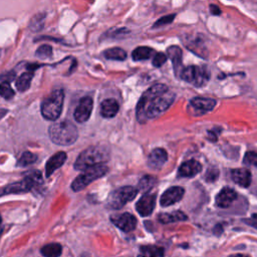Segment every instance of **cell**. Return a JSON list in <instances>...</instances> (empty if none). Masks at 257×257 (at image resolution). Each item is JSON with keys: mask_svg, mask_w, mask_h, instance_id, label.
<instances>
[{"mask_svg": "<svg viewBox=\"0 0 257 257\" xmlns=\"http://www.w3.org/2000/svg\"><path fill=\"white\" fill-rule=\"evenodd\" d=\"M64 92L62 89L51 91L41 102V114L48 120H55L62 111Z\"/></svg>", "mask_w": 257, "mask_h": 257, "instance_id": "obj_4", "label": "cell"}, {"mask_svg": "<svg viewBox=\"0 0 257 257\" xmlns=\"http://www.w3.org/2000/svg\"><path fill=\"white\" fill-rule=\"evenodd\" d=\"M14 78H15L14 71H8V72H5L2 75H0V79H2L3 81H7V82H11Z\"/></svg>", "mask_w": 257, "mask_h": 257, "instance_id": "obj_35", "label": "cell"}, {"mask_svg": "<svg viewBox=\"0 0 257 257\" xmlns=\"http://www.w3.org/2000/svg\"><path fill=\"white\" fill-rule=\"evenodd\" d=\"M210 11H211V13L213 15H220L221 14V9L217 5H215V4H211L210 5Z\"/></svg>", "mask_w": 257, "mask_h": 257, "instance_id": "obj_36", "label": "cell"}, {"mask_svg": "<svg viewBox=\"0 0 257 257\" xmlns=\"http://www.w3.org/2000/svg\"><path fill=\"white\" fill-rule=\"evenodd\" d=\"M167 54L168 57L171 59L172 63H173V67H174V71L176 76L180 77V73L183 70V65H182V49L179 46L176 45H172L170 47H168L167 49Z\"/></svg>", "mask_w": 257, "mask_h": 257, "instance_id": "obj_16", "label": "cell"}, {"mask_svg": "<svg viewBox=\"0 0 257 257\" xmlns=\"http://www.w3.org/2000/svg\"><path fill=\"white\" fill-rule=\"evenodd\" d=\"M167 58L168 56L165 53L157 52L154 54V57H153V61H152L153 65L156 67H160L167 61Z\"/></svg>", "mask_w": 257, "mask_h": 257, "instance_id": "obj_32", "label": "cell"}, {"mask_svg": "<svg viewBox=\"0 0 257 257\" xmlns=\"http://www.w3.org/2000/svg\"><path fill=\"white\" fill-rule=\"evenodd\" d=\"M243 163L247 166L257 167V153L256 152H247L244 156Z\"/></svg>", "mask_w": 257, "mask_h": 257, "instance_id": "obj_31", "label": "cell"}, {"mask_svg": "<svg viewBox=\"0 0 257 257\" xmlns=\"http://www.w3.org/2000/svg\"><path fill=\"white\" fill-rule=\"evenodd\" d=\"M66 160V154L64 152H57L55 155L50 157L45 165V176L49 177L58 168H60Z\"/></svg>", "mask_w": 257, "mask_h": 257, "instance_id": "obj_18", "label": "cell"}, {"mask_svg": "<svg viewBox=\"0 0 257 257\" xmlns=\"http://www.w3.org/2000/svg\"><path fill=\"white\" fill-rule=\"evenodd\" d=\"M107 167L103 164L94 165L91 167H88L83 170V172L78 175L71 184V189L74 192L81 191L82 189L86 188L90 183L93 181L103 177L107 173Z\"/></svg>", "mask_w": 257, "mask_h": 257, "instance_id": "obj_6", "label": "cell"}, {"mask_svg": "<svg viewBox=\"0 0 257 257\" xmlns=\"http://www.w3.org/2000/svg\"><path fill=\"white\" fill-rule=\"evenodd\" d=\"M2 231H3V229H2V227H1V216H0V236H1V234H2Z\"/></svg>", "mask_w": 257, "mask_h": 257, "instance_id": "obj_40", "label": "cell"}, {"mask_svg": "<svg viewBox=\"0 0 257 257\" xmlns=\"http://www.w3.org/2000/svg\"><path fill=\"white\" fill-rule=\"evenodd\" d=\"M174 18H175V14H171V15L164 16V17L160 18V19L154 24V27H160V26L169 24V23H171V22L174 20Z\"/></svg>", "mask_w": 257, "mask_h": 257, "instance_id": "obj_34", "label": "cell"}, {"mask_svg": "<svg viewBox=\"0 0 257 257\" xmlns=\"http://www.w3.org/2000/svg\"><path fill=\"white\" fill-rule=\"evenodd\" d=\"M40 253L46 257H56L62 253V247L58 243H50L40 249Z\"/></svg>", "mask_w": 257, "mask_h": 257, "instance_id": "obj_24", "label": "cell"}, {"mask_svg": "<svg viewBox=\"0 0 257 257\" xmlns=\"http://www.w3.org/2000/svg\"><path fill=\"white\" fill-rule=\"evenodd\" d=\"M157 180L155 177L153 176H145L141 179V181L139 182V188L138 190L144 192V193H147L149 192L156 184Z\"/></svg>", "mask_w": 257, "mask_h": 257, "instance_id": "obj_27", "label": "cell"}, {"mask_svg": "<svg viewBox=\"0 0 257 257\" xmlns=\"http://www.w3.org/2000/svg\"><path fill=\"white\" fill-rule=\"evenodd\" d=\"M247 224H249L250 226H252V227H254V228H256L257 229V221L256 220H246L245 221Z\"/></svg>", "mask_w": 257, "mask_h": 257, "instance_id": "obj_38", "label": "cell"}, {"mask_svg": "<svg viewBox=\"0 0 257 257\" xmlns=\"http://www.w3.org/2000/svg\"><path fill=\"white\" fill-rule=\"evenodd\" d=\"M110 221L121 231L131 232L137 226V219L134 215L130 213H121L117 215H112Z\"/></svg>", "mask_w": 257, "mask_h": 257, "instance_id": "obj_11", "label": "cell"}, {"mask_svg": "<svg viewBox=\"0 0 257 257\" xmlns=\"http://www.w3.org/2000/svg\"><path fill=\"white\" fill-rule=\"evenodd\" d=\"M36 56L39 58H48L52 55V48L49 45H41L35 52Z\"/></svg>", "mask_w": 257, "mask_h": 257, "instance_id": "obj_30", "label": "cell"}, {"mask_svg": "<svg viewBox=\"0 0 257 257\" xmlns=\"http://www.w3.org/2000/svg\"><path fill=\"white\" fill-rule=\"evenodd\" d=\"M219 176V170L216 167H212L207 170V173L205 175V180L207 182H215L218 179Z\"/></svg>", "mask_w": 257, "mask_h": 257, "instance_id": "obj_33", "label": "cell"}, {"mask_svg": "<svg viewBox=\"0 0 257 257\" xmlns=\"http://www.w3.org/2000/svg\"><path fill=\"white\" fill-rule=\"evenodd\" d=\"M237 198V193L231 188H223L216 196V205L220 208L229 207Z\"/></svg>", "mask_w": 257, "mask_h": 257, "instance_id": "obj_17", "label": "cell"}, {"mask_svg": "<svg viewBox=\"0 0 257 257\" xmlns=\"http://www.w3.org/2000/svg\"><path fill=\"white\" fill-rule=\"evenodd\" d=\"M33 70H27L25 72H23L16 80L15 82V85H16V88L19 90V91H25L29 88L30 86V83H31V80L33 78Z\"/></svg>", "mask_w": 257, "mask_h": 257, "instance_id": "obj_22", "label": "cell"}, {"mask_svg": "<svg viewBox=\"0 0 257 257\" xmlns=\"http://www.w3.org/2000/svg\"><path fill=\"white\" fill-rule=\"evenodd\" d=\"M232 180L239 186L247 188L251 184V172L248 169H234L231 172Z\"/></svg>", "mask_w": 257, "mask_h": 257, "instance_id": "obj_19", "label": "cell"}, {"mask_svg": "<svg viewBox=\"0 0 257 257\" xmlns=\"http://www.w3.org/2000/svg\"><path fill=\"white\" fill-rule=\"evenodd\" d=\"M0 95L5 99H10L14 95V90L10 86V82L3 81L0 83Z\"/></svg>", "mask_w": 257, "mask_h": 257, "instance_id": "obj_29", "label": "cell"}, {"mask_svg": "<svg viewBox=\"0 0 257 257\" xmlns=\"http://www.w3.org/2000/svg\"><path fill=\"white\" fill-rule=\"evenodd\" d=\"M216 100L210 97H203V96H196L190 100L188 111L190 114L193 115H201L211 111L215 105Z\"/></svg>", "mask_w": 257, "mask_h": 257, "instance_id": "obj_9", "label": "cell"}, {"mask_svg": "<svg viewBox=\"0 0 257 257\" xmlns=\"http://www.w3.org/2000/svg\"><path fill=\"white\" fill-rule=\"evenodd\" d=\"M0 54H1V51H0Z\"/></svg>", "mask_w": 257, "mask_h": 257, "instance_id": "obj_41", "label": "cell"}, {"mask_svg": "<svg viewBox=\"0 0 257 257\" xmlns=\"http://www.w3.org/2000/svg\"><path fill=\"white\" fill-rule=\"evenodd\" d=\"M103 55L106 59L111 60H124L126 58V52L119 47L109 48L103 52Z\"/></svg>", "mask_w": 257, "mask_h": 257, "instance_id": "obj_25", "label": "cell"}, {"mask_svg": "<svg viewBox=\"0 0 257 257\" xmlns=\"http://www.w3.org/2000/svg\"><path fill=\"white\" fill-rule=\"evenodd\" d=\"M50 140L60 146L72 145L78 138V131L74 123L64 119L53 122L48 128Z\"/></svg>", "mask_w": 257, "mask_h": 257, "instance_id": "obj_2", "label": "cell"}, {"mask_svg": "<svg viewBox=\"0 0 257 257\" xmlns=\"http://www.w3.org/2000/svg\"><path fill=\"white\" fill-rule=\"evenodd\" d=\"M202 170V165L196 160H189L183 163L178 170L179 178H192L198 175Z\"/></svg>", "mask_w": 257, "mask_h": 257, "instance_id": "obj_14", "label": "cell"}, {"mask_svg": "<svg viewBox=\"0 0 257 257\" xmlns=\"http://www.w3.org/2000/svg\"><path fill=\"white\" fill-rule=\"evenodd\" d=\"M155 50L151 47H148V46H139L137 47L133 53H132V56H133V59L136 60V61H139V60H146V59H149L151 58L154 54H155Z\"/></svg>", "mask_w": 257, "mask_h": 257, "instance_id": "obj_23", "label": "cell"}, {"mask_svg": "<svg viewBox=\"0 0 257 257\" xmlns=\"http://www.w3.org/2000/svg\"><path fill=\"white\" fill-rule=\"evenodd\" d=\"M142 255L150 256V257H159L164 255V249L162 247H158L155 245H147L142 246L140 248Z\"/></svg>", "mask_w": 257, "mask_h": 257, "instance_id": "obj_26", "label": "cell"}, {"mask_svg": "<svg viewBox=\"0 0 257 257\" xmlns=\"http://www.w3.org/2000/svg\"><path fill=\"white\" fill-rule=\"evenodd\" d=\"M119 109V105L117 101L113 98H107L101 101L100 103V114L103 117L110 118L113 117Z\"/></svg>", "mask_w": 257, "mask_h": 257, "instance_id": "obj_20", "label": "cell"}, {"mask_svg": "<svg viewBox=\"0 0 257 257\" xmlns=\"http://www.w3.org/2000/svg\"><path fill=\"white\" fill-rule=\"evenodd\" d=\"M92 106L93 100L90 96L82 97L74 109V119L77 122H85L86 120H88L92 110Z\"/></svg>", "mask_w": 257, "mask_h": 257, "instance_id": "obj_10", "label": "cell"}, {"mask_svg": "<svg viewBox=\"0 0 257 257\" xmlns=\"http://www.w3.org/2000/svg\"><path fill=\"white\" fill-rule=\"evenodd\" d=\"M155 206H156V195L155 194H145L137 202L136 209L141 216L147 217L153 213Z\"/></svg>", "mask_w": 257, "mask_h": 257, "instance_id": "obj_13", "label": "cell"}, {"mask_svg": "<svg viewBox=\"0 0 257 257\" xmlns=\"http://www.w3.org/2000/svg\"><path fill=\"white\" fill-rule=\"evenodd\" d=\"M42 183L41 173L38 171H33L25 174L23 180L14 182L12 184L7 185L6 187L0 190V196L9 195V194H19L28 192L37 186H40Z\"/></svg>", "mask_w": 257, "mask_h": 257, "instance_id": "obj_5", "label": "cell"}, {"mask_svg": "<svg viewBox=\"0 0 257 257\" xmlns=\"http://www.w3.org/2000/svg\"><path fill=\"white\" fill-rule=\"evenodd\" d=\"M167 160H168V154L166 150L162 148H157L150 153L148 158V165L152 169L159 170L165 165Z\"/></svg>", "mask_w": 257, "mask_h": 257, "instance_id": "obj_15", "label": "cell"}, {"mask_svg": "<svg viewBox=\"0 0 257 257\" xmlns=\"http://www.w3.org/2000/svg\"><path fill=\"white\" fill-rule=\"evenodd\" d=\"M6 111H7V110H4V109H0V118L6 114Z\"/></svg>", "mask_w": 257, "mask_h": 257, "instance_id": "obj_39", "label": "cell"}, {"mask_svg": "<svg viewBox=\"0 0 257 257\" xmlns=\"http://www.w3.org/2000/svg\"><path fill=\"white\" fill-rule=\"evenodd\" d=\"M37 160V157L36 155L32 154L31 152H24L21 157L19 158L18 162H17V166H20V167H26V166H29L33 163H35Z\"/></svg>", "mask_w": 257, "mask_h": 257, "instance_id": "obj_28", "label": "cell"}, {"mask_svg": "<svg viewBox=\"0 0 257 257\" xmlns=\"http://www.w3.org/2000/svg\"><path fill=\"white\" fill-rule=\"evenodd\" d=\"M180 78L199 87L205 85L209 81L210 71L204 66L189 65L183 68L180 73Z\"/></svg>", "mask_w": 257, "mask_h": 257, "instance_id": "obj_8", "label": "cell"}, {"mask_svg": "<svg viewBox=\"0 0 257 257\" xmlns=\"http://www.w3.org/2000/svg\"><path fill=\"white\" fill-rule=\"evenodd\" d=\"M138 189L132 186L120 187L112 191L107 197V207L113 210L122 208L126 203L134 200L138 194Z\"/></svg>", "mask_w": 257, "mask_h": 257, "instance_id": "obj_7", "label": "cell"}, {"mask_svg": "<svg viewBox=\"0 0 257 257\" xmlns=\"http://www.w3.org/2000/svg\"><path fill=\"white\" fill-rule=\"evenodd\" d=\"M208 139L210 140V141H212V142H216L217 140H218V137H217V134H215V133H213L212 131H210V132H208Z\"/></svg>", "mask_w": 257, "mask_h": 257, "instance_id": "obj_37", "label": "cell"}, {"mask_svg": "<svg viewBox=\"0 0 257 257\" xmlns=\"http://www.w3.org/2000/svg\"><path fill=\"white\" fill-rule=\"evenodd\" d=\"M187 215L181 211H174L172 213H162L158 216V220L162 224H169V223H175L180 221L187 220Z\"/></svg>", "mask_w": 257, "mask_h": 257, "instance_id": "obj_21", "label": "cell"}, {"mask_svg": "<svg viewBox=\"0 0 257 257\" xmlns=\"http://www.w3.org/2000/svg\"><path fill=\"white\" fill-rule=\"evenodd\" d=\"M175 93L166 84L157 83L147 89L137 104V119L145 122L164 113L174 102Z\"/></svg>", "mask_w": 257, "mask_h": 257, "instance_id": "obj_1", "label": "cell"}, {"mask_svg": "<svg viewBox=\"0 0 257 257\" xmlns=\"http://www.w3.org/2000/svg\"><path fill=\"white\" fill-rule=\"evenodd\" d=\"M109 159V152L105 146H91L82 151L74 163L75 170H84L88 167L104 164Z\"/></svg>", "mask_w": 257, "mask_h": 257, "instance_id": "obj_3", "label": "cell"}, {"mask_svg": "<svg viewBox=\"0 0 257 257\" xmlns=\"http://www.w3.org/2000/svg\"><path fill=\"white\" fill-rule=\"evenodd\" d=\"M184 194H185V191L182 187H177V186L171 187L163 193L160 203L163 207L174 205L182 200Z\"/></svg>", "mask_w": 257, "mask_h": 257, "instance_id": "obj_12", "label": "cell"}]
</instances>
